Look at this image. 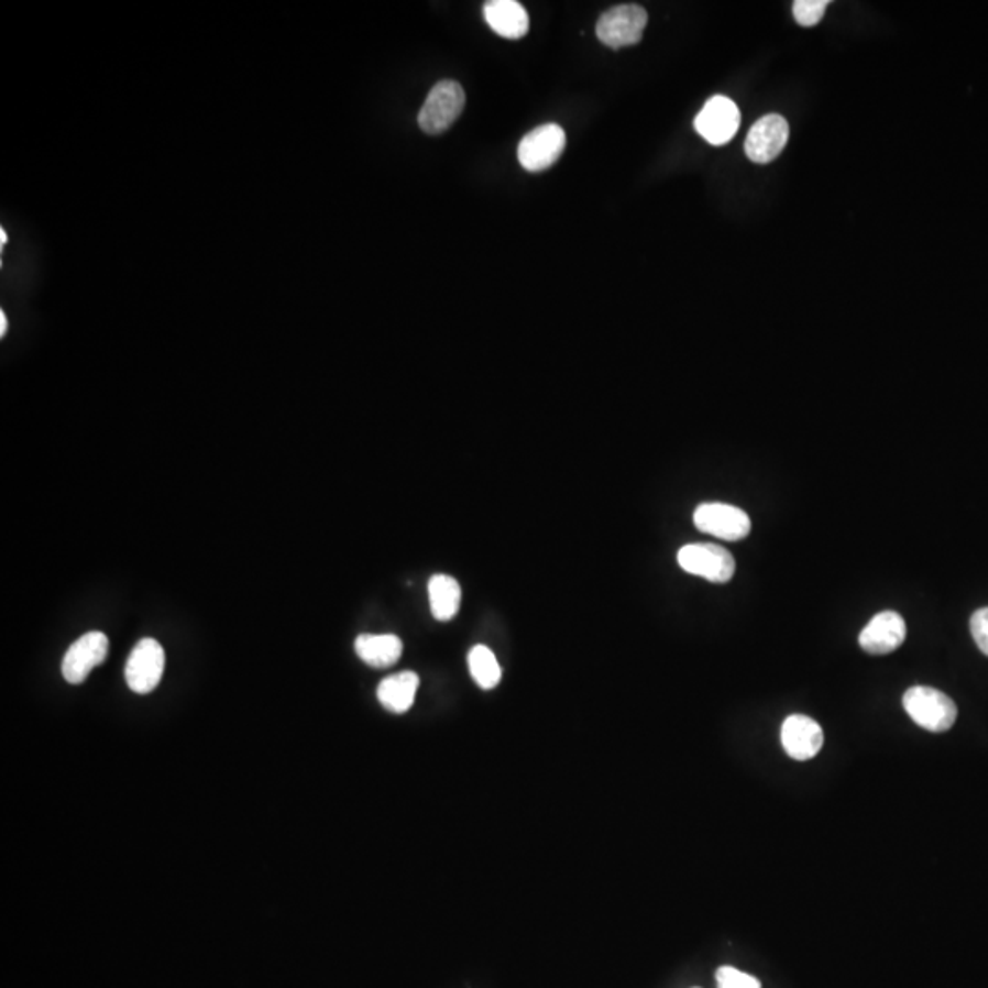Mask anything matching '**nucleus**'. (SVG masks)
<instances>
[{"mask_svg": "<svg viewBox=\"0 0 988 988\" xmlns=\"http://www.w3.org/2000/svg\"><path fill=\"white\" fill-rule=\"evenodd\" d=\"M902 705L908 716L930 733H946L957 720L956 703L945 692L932 687H912L907 690Z\"/></svg>", "mask_w": 988, "mask_h": 988, "instance_id": "f257e3e1", "label": "nucleus"}, {"mask_svg": "<svg viewBox=\"0 0 988 988\" xmlns=\"http://www.w3.org/2000/svg\"><path fill=\"white\" fill-rule=\"evenodd\" d=\"M465 107V92L462 85L451 79L440 81L430 90L419 110L418 123L427 134H441L451 129Z\"/></svg>", "mask_w": 988, "mask_h": 988, "instance_id": "f03ea898", "label": "nucleus"}, {"mask_svg": "<svg viewBox=\"0 0 988 988\" xmlns=\"http://www.w3.org/2000/svg\"><path fill=\"white\" fill-rule=\"evenodd\" d=\"M678 562L690 575L717 584L731 581L736 571L733 555L716 544H687L678 551Z\"/></svg>", "mask_w": 988, "mask_h": 988, "instance_id": "7ed1b4c3", "label": "nucleus"}, {"mask_svg": "<svg viewBox=\"0 0 988 988\" xmlns=\"http://www.w3.org/2000/svg\"><path fill=\"white\" fill-rule=\"evenodd\" d=\"M647 22L648 13L641 6H615L599 19V41L610 48H626L641 41Z\"/></svg>", "mask_w": 988, "mask_h": 988, "instance_id": "20e7f679", "label": "nucleus"}, {"mask_svg": "<svg viewBox=\"0 0 988 988\" xmlns=\"http://www.w3.org/2000/svg\"><path fill=\"white\" fill-rule=\"evenodd\" d=\"M566 132L562 127L546 123L522 138L518 145V162L529 173H540L555 165L564 153Z\"/></svg>", "mask_w": 988, "mask_h": 988, "instance_id": "39448f33", "label": "nucleus"}, {"mask_svg": "<svg viewBox=\"0 0 988 988\" xmlns=\"http://www.w3.org/2000/svg\"><path fill=\"white\" fill-rule=\"evenodd\" d=\"M165 652L156 639H142L132 648L125 667L129 689L136 694H149L158 687L164 676Z\"/></svg>", "mask_w": 988, "mask_h": 988, "instance_id": "423d86ee", "label": "nucleus"}, {"mask_svg": "<svg viewBox=\"0 0 988 988\" xmlns=\"http://www.w3.org/2000/svg\"><path fill=\"white\" fill-rule=\"evenodd\" d=\"M694 526L701 533H706L712 537L736 542L749 535L750 518L744 509H739L736 505L711 502V504H701L694 511Z\"/></svg>", "mask_w": 988, "mask_h": 988, "instance_id": "0eeeda50", "label": "nucleus"}, {"mask_svg": "<svg viewBox=\"0 0 988 988\" xmlns=\"http://www.w3.org/2000/svg\"><path fill=\"white\" fill-rule=\"evenodd\" d=\"M739 110L733 99L714 96L706 101L695 118L698 134L711 145H725L731 142L739 129Z\"/></svg>", "mask_w": 988, "mask_h": 988, "instance_id": "6e6552de", "label": "nucleus"}, {"mask_svg": "<svg viewBox=\"0 0 988 988\" xmlns=\"http://www.w3.org/2000/svg\"><path fill=\"white\" fill-rule=\"evenodd\" d=\"M107 654H109V637L105 636L103 632H88L66 650L61 665L63 678L68 683L81 684L88 678V673L107 659Z\"/></svg>", "mask_w": 988, "mask_h": 988, "instance_id": "1a4fd4ad", "label": "nucleus"}, {"mask_svg": "<svg viewBox=\"0 0 988 988\" xmlns=\"http://www.w3.org/2000/svg\"><path fill=\"white\" fill-rule=\"evenodd\" d=\"M789 142V123L786 118L778 114H769L756 121L747 140H745V154L755 164H771L777 160Z\"/></svg>", "mask_w": 988, "mask_h": 988, "instance_id": "9d476101", "label": "nucleus"}, {"mask_svg": "<svg viewBox=\"0 0 988 988\" xmlns=\"http://www.w3.org/2000/svg\"><path fill=\"white\" fill-rule=\"evenodd\" d=\"M907 639V623L897 612H880L858 636V645L871 656L896 652Z\"/></svg>", "mask_w": 988, "mask_h": 988, "instance_id": "9b49d317", "label": "nucleus"}, {"mask_svg": "<svg viewBox=\"0 0 988 988\" xmlns=\"http://www.w3.org/2000/svg\"><path fill=\"white\" fill-rule=\"evenodd\" d=\"M780 738H782L783 750L797 761L815 758L824 745V733H822L821 725L810 716H802V714H793L783 722Z\"/></svg>", "mask_w": 988, "mask_h": 988, "instance_id": "f8f14e48", "label": "nucleus"}, {"mask_svg": "<svg viewBox=\"0 0 988 988\" xmlns=\"http://www.w3.org/2000/svg\"><path fill=\"white\" fill-rule=\"evenodd\" d=\"M485 22L504 39H522L529 30V17L515 0H491L484 6Z\"/></svg>", "mask_w": 988, "mask_h": 988, "instance_id": "ddd939ff", "label": "nucleus"}, {"mask_svg": "<svg viewBox=\"0 0 988 988\" xmlns=\"http://www.w3.org/2000/svg\"><path fill=\"white\" fill-rule=\"evenodd\" d=\"M418 689V673L413 672V670H405V672L394 673V676H388V678L381 681L380 687H377V700H380L381 705L385 706L386 711L394 712V714H405L414 705Z\"/></svg>", "mask_w": 988, "mask_h": 988, "instance_id": "4468645a", "label": "nucleus"}, {"mask_svg": "<svg viewBox=\"0 0 988 988\" xmlns=\"http://www.w3.org/2000/svg\"><path fill=\"white\" fill-rule=\"evenodd\" d=\"M355 654L372 668H388L402 658L403 643L397 636L363 634L355 639Z\"/></svg>", "mask_w": 988, "mask_h": 988, "instance_id": "2eb2a0df", "label": "nucleus"}, {"mask_svg": "<svg viewBox=\"0 0 988 988\" xmlns=\"http://www.w3.org/2000/svg\"><path fill=\"white\" fill-rule=\"evenodd\" d=\"M429 601L430 612L435 615V619L447 623L460 610L462 588L452 577L435 575L429 581Z\"/></svg>", "mask_w": 988, "mask_h": 988, "instance_id": "dca6fc26", "label": "nucleus"}, {"mask_svg": "<svg viewBox=\"0 0 988 988\" xmlns=\"http://www.w3.org/2000/svg\"><path fill=\"white\" fill-rule=\"evenodd\" d=\"M469 670L480 689L491 690L502 679V668L494 658V654L484 645H476L469 652Z\"/></svg>", "mask_w": 988, "mask_h": 988, "instance_id": "f3484780", "label": "nucleus"}, {"mask_svg": "<svg viewBox=\"0 0 988 988\" xmlns=\"http://www.w3.org/2000/svg\"><path fill=\"white\" fill-rule=\"evenodd\" d=\"M830 0H797L793 4V15L800 26H816L824 17L825 8Z\"/></svg>", "mask_w": 988, "mask_h": 988, "instance_id": "a211bd4d", "label": "nucleus"}, {"mask_svg": "<svg viewBox=\"0 0 988 988\" xmlns=\"http://www.w3.org/2000/svg\"><path fill=\"white\" fill-rule=\"evenodd\" d=\"M717 988H761L760 981L738 968L722 967L716 973Z\"/></svg>", "mask_w": 988, "mask_h": 988, "instance_id": "6ab92c4d", "label": "nucleus"}, {"mask_svg": "<svg viewBox=\"0 0 988 988\" xmlns=\"http://www.w3.org/2000/svg\"><path fill=\"white\" fill-rule=\"evenodd\" d=\"M970 632H973L974 641L978 645L979 650L988 656V606L981 608L973 615L970 619Z\"/></svg>", "mask_w": 988, "mask_h": 988, "instance_id": "aec40b11", "label": "nucleus"}, {"mask_svg": "<svg viewBox=\"0 0 988 988\" xmlns=\"http://www.w3.org/2000/svg\"><path fill=\"white\" fill-rule=\"evenodd\" d=\"M8 331V321H6L4 311H0V336L4 337Z\"/></svg>", "mask_w": 988, "mask_h": 988, "instance_id": "412c9836", "label": "nucleus"}, {"mask_svg": "<svg viewBox=\"0 0 988 988\" xmlns=\"http://www.w3.org/2000/svg\"><path fill=\"white\" fill-rule=\"evenodd\" d=\"M0 239H2V242H0V244H2V248H4V245L8 244V237H6L4 229L0 231Z\"/></svg>", "mask_w": 988, "mask_h": 988, "instance_id": "4be33fe9", "label": "nucleus"}]
</instances>
